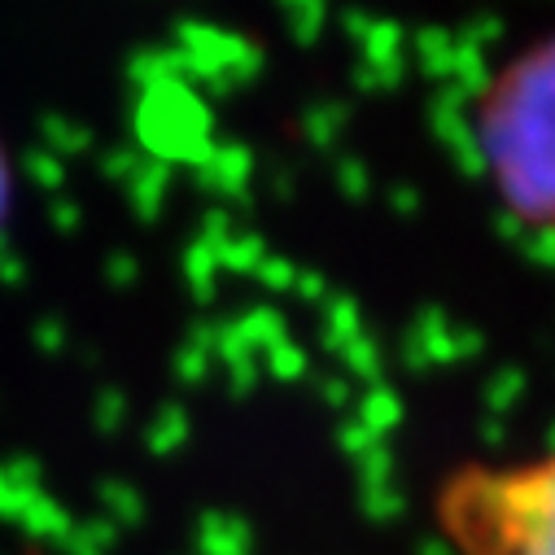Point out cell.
<instances>
[{
	"label": "cell",
	"instance_id": "obj_1",
	"mask_svg": "<svg viewBox=\"0 0 555 555\" xmlns=\"http://www.w3.org/2000/svg\"><path fill=\"white\" fill-rule=\"evenodd\" d=\"M473 141L503 210L555 236V31L490 75L473 109Z\"/></svg>",
	"mask_w": 555,
	"mask_h": 555
},
{
	"label": "cell",
	"instance_id": "obj_2",
	"mask_svg": "<svg viewBox=\"0 0 555 555\" xmlns=\"http://www.w3.org/2000/svg\"><path fill=\"white\" fill-rule=\"evenodd\" d=\"M438 533L455 555H555V451L451 473L438 486Z\"/></svg>",
	"mask_w": 555,
	"mask_h": 555
},
{
	"label": "cell",
	"instance_id": "obj_3",
	"mask_svg": "<svg viewBox=\"0 0 555 555\" xmlns=\"http://www.w3.org/2000/svg\"><path fill=\"white\" fill-rule=\"evenodd\" d=\"M10 206H14V167H10V154H5V145H0V232H5Z\"/></svg>",
	"mask_w": 555,
	"mask_h": 555
}]
</instances>
